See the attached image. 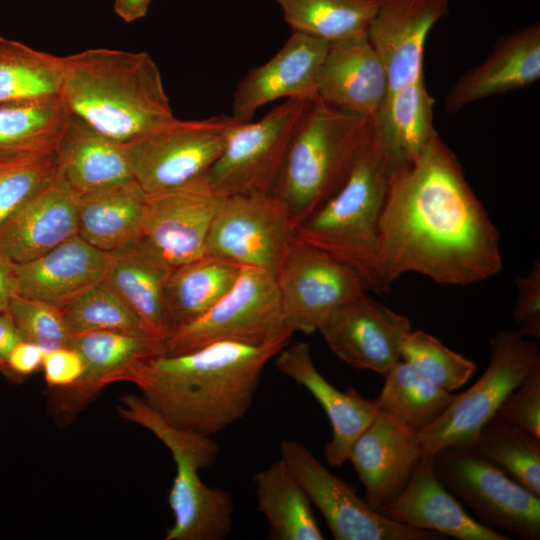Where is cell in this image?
Instances as JSON below:
<instances>
[{
    "label": "cell",
    "mask_w": 540,
    "mask_h": 540,
    "mask_svg": "<svg viewBox=\"0 0 540 540\" xmlns=\"http://www.w3.org/2000/svg\"><path fill=\"white\" fill-rule=\"evenodd\" d=\"M17 294L16 263L0 253V313L7 311L11 299Z\"/></svg>",
    "instance_id": "cell-46"
},
{
    "label": "cell",
    "mask_w": 540,
    "mask_h": 540,
    "mask_svg": "<svg viewBox=\"0 0 540 540\" xmlns=\"http://www.w3.org/2000/svg\"><path fill=\"white\" fill-rule=\"evenodd\" d=\"M318 331L343 362L385 376L402 360L401 346L412 329L406 316L366 291L336 308Z\"/></svg>",
    "instance_id": "cell-15"
},
{
    "label": "cell",
    "mask_w": 540,
    "mask_h": 540,
    "mask_svg": "<svg viewBox=\"0 0 540 540\" xmlns=\"http://www.w3.org/2000/svg\"><path fill=\"white\" fill-rule=\"evenodd\" d=\"M431 456L439 481L478 522L523 540L540 539V496L473 446L445 448Z\"/></svg>",
    "instance_id": "cell-7"
},
{
    "label": "cell",
    "mask_w": 540,
    "mask_h": 540,
    "mask_svg": "<svg viewBox=\"0 0 540 540\" xmlns=\"http://www.w3.org/2000/svg\"><path fill=\"white\" fill-rule=\"evenodd\" d=\"M152 0H114L115 13L126 23L143 18Z\"/></svg>",
    "instance_id": "cell-47"
},
{
    "label": "cell",
    "mask_w": 540,
    "mask_h": 540,
    "mask_svg": "<svg viewBox=\"0 0 540 540\" xmlns=\"http://www.w3.org/2000/svg\"><path fill=\"white\" fill-rule=\"evenodd\" d=\"M225 196L206 174L164 191L146 194L140 237L174 269L205 255L212 221Z\"/></svg>",
    "instance_id": "cell-14"
},
{
    "label": "cell",
    "mask_w": 540,
    "mask_h": 540,
    "mask_svg": "<svg viewBox=\"0 0 540 540\" xmlns=\"http://www.w3.org/2000/svg\"><path fill=\"white\" fill-rule=\"evenodd\" d=\"M401 359L427 381L449 392L462 387L476 370L474 362L421 330L405 337Z\"/></svg>",
    "instance_id": "cell-38"
},
{
    "label": "cell",
    "mask_w": 540,
    "mask_h": 540,
    "mask_svg": "<svg viewBox=\"0 0 540 540\" xmlns=\"http://www.w3.org/2000/svg\"><path fill=\"white\" fill-rule=\"evenodd\" d=\"M496 415L540 437V365L509 393Z\"/></svg>",
    "instance_id": "cell-41"
},
{
    "label": "cell",
    "mask_w": 540,
    "mask_h": 540,
    "mask_svg": "<svg viewBox=\"0 0 540 540\" xmlns=\"http://www.w3.org/2000/svg\"><path fill=\"white\" fill-rule=\"evenodd\" d=\"M373 137L370 119L321 100L311 104L273 190L296 227L340 190Z\"/></svg>",
    "instance_id": "cell-5"
},
{
    "label": "cell",
    "mask_w": 540,
    "mask_h": 540,
    "mask_svg": "<svg viewBox=\"0 0 540 540\" xmlns=\"http://www.w3.org/2000/svg\"><path fill=\"white\" fill-rule=\"evenodd\" d=\"M379 512L397 523L458 540H510L472 518L439 481L432 456H422L398 496Z\"/></svg>",
    "instance_id": "cell-21"
},
{
    "label": "cell",
    "mask_w": 540,
    "mask_h": 540,
    "mask_svg": "<svg viewBox=\"0 0 540 540\" xmlns=\"http://www.w3.org/2000/svg\"><path fill=\"white\" fill-rule=\"evenodd\" d=\"M63 57L0 36V105L60 95Z\"/></svg>",
    "instance_id": "cell-33"
},
{
    "label": "cell",
    "mask_w": 540,
    "mask_h": 540,
    "mask_svg": "<svg viewBox=\"0 0 540 540\" xmlns=\"http://www.w3.org/2000/svg\"><path fill=\"white\" fill-rule=\"evenodd\" d=\"M7 312L24 341L45 351L68 347L71 334L60 309L17 294L11 299Z\"/></svg>",
    "instance_id": "cell-40"
},
{
    "label": "cell",
    "mask_w": 540,
    "mask_h": 540,
    "mask_svg": "<svg viewBox=\"0 0 540 540\" xmlns=\"http://www.w3.org/2000/svg\"><path fill=\"white\" fill-rule=\"evenodd\" d=\"M146 193L135 180L78 195V235L105 252L140 236Z\"/></svg>",
    "instance_id": "cell-29"
},
{
    "label": "cell",
    "mask_w": 540,
    "mask_h": 540,
    "mask_svg": "<svg viewBox=\"0 0 540 540\" xmlns=\"http://www.w3.org/2000/svg\"><path fill=\"white\" fill-rule=\"evenodd\" d=\"M293 31L329 43L367 35L378 0H274Z\"/></svg>",
    "instance_id": "cell-34"
},
{
    "label": "cell",
    "mask_w": 540,
    "mask_h": 540,
    "mask_svg": "<svg viewBox=\"0 0 540 540\" xmlns=\"http://www.w3.org/2000/svg\"><path fill=\"white\" fill-rule=\"evenodd\" d=\"M70 114L60 95L0 105V160L55 154Z\"/></svg>",
    "instance_id": "cell-31"
},
{
    "label": "cell",
    "mask_w": 540,
    "mask_h": 540,
    "mask_svg": "<svg viewBox=\"0 0 540 540\" xmlns=\"http://www.w3.org/2000/svg\"><path fill=\"white\" fill-rule=\"evenodd\" d=\"M389 182L373 137L345 184L295 231V238L347 265L368 291L379 294L390 290L380 253V219Z\"/></svg>",
    "instance_id": "cell-4"
},
{
    "label": "cell",
    "mask_w": 540,
    "mask_h": 540,
    "mask_svg": "<svg viewBox=\"0 0 540 540\" xmlns=\"http://www.w3.org/2000/svg\"><path fill=\"white\" fill-rule=\"evenodd\" d=\"M275 279L283 320L293 333L318 331L336 308L368 292L350 267L297 238L288 249Z\"/></svg>",
    "instance_id": "cell-13"
},
{
    "label": "cell",
    "mask_w": 540,
    "mask_h": 540,
    "mask_svg": "<svg viewBox=\"0 0 540 540\" xmlns=\"http://www.w3.org/2000/svg\"><path fill=\"white\" fill-rule=\"evenodd\" d=\"M65 183L81 195L134 180L124 145L70 114L55 150Z\"/></svg>",
    "instance_id": "cell-28"
},
{
    "label": "cell",
    "mask_w": 540,
    "mask_h": 540,
    "mask_svg": "<svg viewBox=\"0 0 540 540\" xmlns=\"http://www.w3.org/2000/svg\"><path fill=\"white\" fill-rule=\"evenodd\" d=\"M540 78V25L502 36L482 63L450 88L445 108L456 113L484 98L530 86Z\"/></svg>",
    "instance_id": "cell-25"
},
{
    "label": "cell",
    "mask_w": 540,
    "mask_h": 540,
    "mask_svg": "<svg viewBox=\"0 0 540 540\" xmlns=\"http://www.w3.org/2000/svg\"><path fill=\"white\" fill-rule=\"evenodd\" d=\"M473 447L540 496V437L495 415L480 430Z\"/></svg>",
    "instance_id": "cell-36"
},
{
    "label": "cell",
    "mask_w": 540,
    "mask_h": 540,
    "mask_svg": "<svg viewBox=\"0 0 540 540\" xmlns=\"http://www.w3.org/2000/svg\"><path fill=\"white\" fill-rule=\"evenodd\" d=\"M387 93L386 70L367 35L330 43L319 80L322 102L375 123Z\"/></svg>",
    "instance_id": "cell-22"
},
{
    "label": "cell",
    "mask_w": 540,
    "mask_h": 540,
    "mask_svg": "<svg viewBox=\"0 0 540 540\" xmlns=\"http://www.w3.org/2000/svg\"><path fill=\"white\" fill-rule=\"evenodd\" d=\"M330 43L295 32L264 64L250 69L237 85L232 116L249 122L263 106L279 99L320 101L318 88Z\"/></svg>",
    "instance_id": "cell-17"
},
{
    "label": "cell",
    "mask_w": 540,
    "mask_h": 540,
    "mask_svg": "<svg viewBox=\"0 0 540 540\" xmlns=\"http://www.w3.org/2000/svg\"><path fill=\"white\" fill-rule=\"evenodd\" d=\"M68 347L82 359L83 371L71 385L50 389V403L59 424H68L104 387L127 381L142 360L162 354L154 339L117 331L71 335Z\"/></svg>",
    "instance_id": "cell-16"
},
{
    "label": "cell",
    "mask_w": 540,
    "mask_h": 540,
    "mask_svg": "<svg viewBox=\"0 0 540 540\" xmlns=\"http://www.w3.org/2000/svg\"><path fill=\"white\" fill-rule=\"evenodd\" d=\"M56 174L55 154L0 160V229Z\"/></svg>",
    "instance_id": "cell-39"
},
{
    "label": "cell",
    "mask_w": 540,
    "mask_h": 540,
    "mask_svg": "<svg viewBox=\"0 0 540 540\" xmlns=\"http://www.w3.org/2000/svg\"><path fill=\"white\" fill-rule=\"evenodd\" d=\"M274 364L322 406L333 432L324 455L330 466L341 467L355 440L379 413L376 399L365 398L354 388L340 391L328 382L317 370L307 342L288 343L275 355Z\"/></svg>",
    "instance_id": "cell-20"
},
{
    "label": "cell",
    "mask_w": 540,
    "mask_h": 540,
    "mask_svg": "<svg viewBox=\"0 0 540 540\" xmlns=\"http://www.w3.org/2000/svg\"><path fill=\"white\" fill-rule=\"evenodd\" d=\"M452 0H378L367 37L388 79V93L424 75V48Z\"/></svg>",
    "instance_id": "cell-18"
},
{
    "label": "cell",
    "mask_w": 540,
    "mask_h": 540,
    "mask_svg": "<svg viewBox=\"0 0 540 540\" xmlns=\"http://www.w3.org/2000/svg\"><path fill=\"white\" fill-rule=\"evenodd\" d=\"M290 339L258 345L219 341L182 354L154 355L139 362L127 381L168 423L211 437L245 416L265 365Z\"/></svg>",
    "instance_id": "cell-2"
},
{
    "label": "cell",
    "mask_w": 540,
    "mask_h": 540,
    "mask_svg": "<svg viewBox=\"0 0 540 540\" xmlns=\"http://www.w3.org/2000/svg\"><path fill=\"white\" fill-rule=\"evenodd\" d=\"M293 332L286 327L276 279L241 268L228 293L202 316L177 326L163 342V355L190 352L219 341L263 344Z\"/></svg>",
    "instance_id": "cell-8"
},
{
    "label": "cell",
    "mask_w": 540,
    "mask_h": 540,
    "mask_svg": "<svg viewBox=\"0 0 540 540\" xmlns=\"http://www.w3.org/2000/svg\"><path fill=\"white\" fill-rule=\"evenodd\" d=\"M23 341L7 311L0 313V373L10 379L8 359L13 348Z\"/></svg>",
    "instance_id": "cell-45"
},
{
    "label": "cell",
    "mask_w": 540,
    "mask_h": 540,
    "mask_svg": "<svg viewBox=\"0 0 540 540\" xmlns=\"http://www.w3.org/2000/svg\"><path fill=\"white\" fill-rule=\"evenodd\" d=\"M259 512L274 540L324 539L304 489L280 458L253 476Z\"/></svg>",
    "instance_id": "cell-30"
},
{
    "label": "cell",
    "mask_w": 540,
    "mask_h": 540,
    "mask_svg": "<svg viewBox=\"0 0 540 540\" xmlns=\"http://www.w3.org/2000/svg\"><path fill=\"white\" fill-rule=\"evenodd\" d=\"M60 96L71 114L123 145L176 117L147 52L90 48L63 57Z\"/></svg>",
    "instance_id": "cell-3"
},
{
    "label": "cell",
    "mask_w": 540,
    "mask_h": 540,
    "mask_svg": "<svg viewBox=\"0 0 540 540\" xmlns=\"http://www.w3.org/2000/svg\"><path fill=\"white\" fill-rule=\"evenodd\" d=\"M422 456L417 433L379 411L353 443L348 461L364 486V500L379 512L403 490Z\"/></svg>",
    "instance_id": "cell-19"
},
{
    "label": "cell",
    "mask_w": 540,
    "mask_h": 540,
    "mask_svg": "<svg viewBox=\"0 0 540 540\" xmlns=\"http://www.w3.org/2000/svg\"><path fill=\"white\" fill-rule=\"evenodd\" d=\"M434 102L425 75L387 94L374 123V139L390 178L418 158L436 131Z\"/></svg>",
    "instance_id": "cell-27"
},
{
    "label": "cell",
    "mask_w": 540,
    "mask_h": 540,
    "mask_svg": "<svg viewBox=\"0 0 540 540\" xmlns=\"http://www.w3.org/2000/svg\"><path fill=\"white\" fill-rule=\"evenodd\" d=\"M517 301L513 319L525 337H540V261L533 262L527 275L515 278Z\"/></svg>",
    "instance_id": "cell-42"
},
{
    "label": "cell",
    "mask_w": 540,
    "mask_h": 540,
    "mask_svg": "<svg viewBox=\"0 0 540 540\" xmlns=\"http://www.w3.org/2000/svg\"><path fill=\"white\" fill-rule=\"evenodd\" d=\"M376 398L379 410L419 433L443 413L453 394L427 381L400 360L385 376Z\"/></svg>",
    "instance_id": "cell-35"
},
{
    "label": "cell",
    "mask_w": 540,
    "mask_h": 540,
    "mask_svg": "<svg viewBox=\"0 0 540 540\" xmlns=\"http://www.w3.org/2000/svg\"><path fill=\"white\" fill-rule=\"evenodd\" d=\"M380 253L390 287L407 272L465 286L502 269L498 230L437 131L418 158L390 178Z\"/></svg>",
    "instance_id": "cell-1"
},
{
    "label": "cell",
    "mask_w": 540,
    "mask_h": 540,
    "mask_svg": "<svg viewBox=\"0 0 540 540\" xmlns=\"http://www.w3.org/2000/svg\"><path fill=\"white\" fill-rule=\"evenodd\" d=\"M45 350L38 345L19 342L11 351L8 359V370L11 380H19L39 370L42 367Z\"/></svg>",
    "instance_id": "cell-44"
},
{
    "label": "cell",
    "mask_w": 540,
    "mask_h": 540,
    "mask_svg": "<svg viewBox=\"0 0 540 540\" xmlns=\"http://www.w3.org/2000/svg\"><path fill=\"white\" fill-rule=\"evenodd\" d=\"M61 312L71 335L117 331L152 338L138 317L104 280L74 298Z\"/></svg>",
    "instance_id": "cell-37"
},
{
    "label": "cell",
    "mask_w": 540,
    "mask_h": 540,
    "mask_svg": "<svg viewBox=\"0 0 540 540\" xmlns=\"http://www.w3.org/2000/svg\"><path fill=\"white\" fill-rule=\"evenodd\" d=\"M296 224L274 193L225 196L212 221L205 255L276 277Z\"/></svg>",
    "instance_id": "cell-11"
},
{
    "label": "cell",
    "mask_w": 540,
    "mask_h": 540,
    "mask_svg": "<svg viewBox=\"0 0 540 540\" xmlns=\"http://www.w3.org/2000/svg\"><path fill=\"white\" fill-rule=\"evenodd\" d=\"M42 368L49 389L63 388L73 384L82 374L83 362L70 347L45 351Z\"/></svg>",
    "instance_id": "cell-43"
},
{
    "label": "cell",
    "mask_w": 540,
    "mask_h": 540,
    "mask_svg": "<svg viewBox=\"0 0 540 540\" xmlns=\"http://www.w3.org/2000/svg\"><path fill=\"white\" fill-rule=\"evenodd\" d=\"M172 270L168 262L139 236L108 252L104 277L162 350L164 340L172 331L165 295Z\"/></svg>",
    "instance_id": "cell-23"
},
{
    "label": "cell",
    "mask_w": 540,
    "mask_h": 540,
    "mask_svg": "<svg viewBox=\"0 0 540 540\" xmlns=\"http://www.w3.org/2000/svg\"><path fill=\"white\" fill-rule=\"evenodd\" d=\"M240 270L209 255L174 268L165 294L172 330L202 316L219 302L235 284Z\"/></svg>",
    "instance_id": "cell-32"
},
{
    "label": "cell",
    "mask_w": 540,
    "mask_h": 540,
    "mask_svg": "<svg viewBox=\"0 0 540 540\" xmlns=\"http://www.w3.org/2000/svg\"><path fill=\"white\" fill-rule=\"evenodd\" d=\"M78 195L58 173L1 229L0 253L33 260L78 234Z\"/></svg>",
    "instance_id": "cell-24"
},
{
    "label": "cell",
    "mask_w": 540,
    "mask_h": 540,
    "mask_svg": "<svg viewBox=\"0 0 540 540\" xmlns=\"http://www.w3.org/2000/svg\"><path fill=\"white\" fill-rule=\"evenodd\" d=\"M107 262L108 252L77 234L33 260L16 264L18 294L61 310L104 280Z\"/></svg>",
    "instance_id": "cell-26"
},
{
    "label": "cell",
    "mask_w": 540,
    "mask_h": 540,
    "mask_svg": "<svg viewBox=\"0 0 540 540\" xmlns=\"http://www.w3.org/2000/svg\"><path fill=\"white\" fill-rule=\"evenodd\" d=\"M281 459L324 517L336 540H443L445 536L415 529L382 515L353 487L333 474L301 442L284 440Z\"/></svg>",
    "instance_id": "cell-12"
},
{
    "label": "cell",
    "mask_w": 540,
    "mask_h": 540,
    "mask_svg": "<svg viewBox=\"0 0 540 540\" xmlns=\"http://www.w3.org/2000/svg\"><path fill=\"white\" fill-rule=\"evenodd\" d=\"M490 359L482 376L452 396L440 417L417 433L423 456L450 447L474 446L480 430L505 398L540 365V349L516 329L503 330L489 342Z\"/></svg>",
    "instance_id": "cell-6"
},
{
    "label": "cell",
    "mask_w": 540,
    "mask_h": 540,
    "mask_svg": "<svg viewBox=\"0 0 540 540\" xmlns=\"http://www.w3.org/2000/svg\"><path fill=\"white\" fill-rule=\"evenodd\" d=\"M239 123L225 114L197 120L175 118L125 144L134 180L152 194L206 174Z\"/></svg>",
    "instance_id": "cell-9"
},
{
    "label": "cell",
    "mask_w": 540,
    "mask_h": 540,
    "mask_svg": "<svg viewBox=\"0 0 540 540\" xmlns=\"http://www.w3.org/2000/svg\"><path fill=\"white\" fill-rule=\"evenodd\" d=\"M313 102L286 99L255 122H240L206 176L224 196L273 193L293 137Z\"/></svg>",
    "instance_id": "cell-10"
}]
</instances>
